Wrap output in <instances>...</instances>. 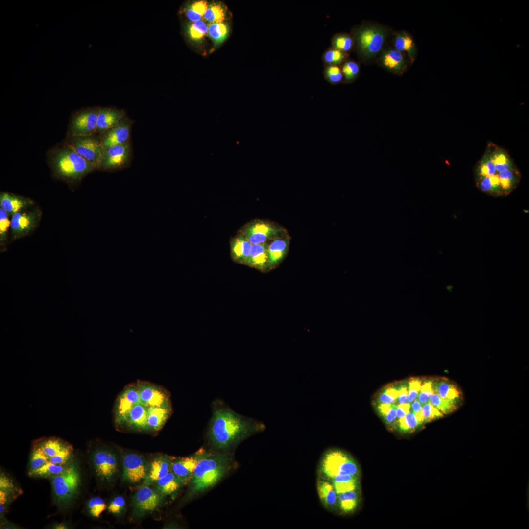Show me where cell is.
<instances>
[{"label": "cell", "mask_w": 529, "mask_h": 529, "mask_svg": "<svg viewBox=\"0 0 529 529\" xmlns=\"http://www.w3.org/2000/svg\"><path fill=\"white\" fill-rule=\"evenodd\" d=\"M411 411L414 414L417 418L420 424L423 423V418L422 413V405L417 400H414L412 402L410 405Z\"/></svg>", "instance_id": "56"}, {"label": "cell", "mask_w": 529, "mask_h": 529, "mask_svg": "<svg viewBox=\"0 0 529 529\" xmlns=\"http://www.w3.org/2000/svg\"><path fill=\"white\" fill-rule=\"evenodd\" d=\"M123 116L122 112L110 108L98 110L96 132H105L118 125Z\"/></svg>", "instance_id": "25"}, {"label": "cell", "mask_w": 529, "mask_h": 529, "mask_svg": "<svg viewBox=\"0 0 529 529\" xmlns=\"http://www.w3.org/2000/svg\"><path fill=\"white\" fill-rule=\"evenodd\" d=\"M382 66L388 71L401 75L408 67L407 58L394 48H387L382 51L380 56Z\"/></svg>", "instance_id": "18"}, {"label": "cell", "mask_w": 529, "mask_h": 529, "mask_svg": "<svg viewBox=\"0 0 529 529\" xmlns=\"http://www.w3.org/2000/svg\"><path fill=\"white\" fill-rule=\"evenodd\" d=\"M351 34L358 55L364 60L375 57L381 51L387 37V32L384 28L369 24L354 28Z\"/></svg>", "instance_id": "5"}, {"label": "cell", "mask_w": 529, "mask_h": 529, "mask_svg": "<svg viewBox=\"0 0 529 529\" xmlns=\"http://www.w3.org/2000/svg\"><path fill=\"white\" fill-rule=\"evenodd\" d=\"M348 53L331 47L324 52L322 60L324 64L339 66L348 59Z\"/></svg>", "instance_id": "36"}, {"label": "cell", "mask_w": 529, "mask_h": 529, "mask_svg": "<svg viewBox=\"0 0 529 529\" xmlns=\"http://www.w3.org/2000/svg\"><path fill=\"white\" fill-rule=\"evenodd\" d=\"M67 526L64 523H57L53 526L54 529H67Z\"/></svg>", "instance_id": "59"}, {"label": "cell", "mask_w": 529, "mask_h": 529, "mask_svg": "<svg viewBox=\"0 0 529 529\" xmlns=\"http://www.w3.org/2000/svg\"><path fill=\"white\" fill-rule=\"evenodd\" d=\"M205 451L201 449L189 457L172 458L171 471L184 485L189 482L195 466Z\"/></svg>", "instance_id": "17"}, {"label": "cell", "mask_w": 529, "mask_h": 529, "mask_svg": "<svg viewBox=\"0 0 529 529\" xmlns=\"http://www.w3.org/2000/svg\"><path fill=\"white\" fill-rule=\"evenodd\" d=\"M331 41V47L346 53L352 50L355 46L352 35L347 33L335 34L332 37Z\"/></svg>", "instance_id": "35"}, {"label": "cell", "mask_w": 529, "mask_h": 529, "mask_svg": "<svg viewBox=\"0 0 529 529\" xmlns=\"http://www.w3.org/2000/svg\"><path fill=\"white\" fill-rule=\"evenodd\" d=\"M154 484L155 489L163 496L175 495L184 485L171 471Z\"/></svg>", "instance_id": "29"}, {"label": "cell", "mask_w": 529, "mask_h": 529, "mask_svg": "<svg viewBox=\"0 0 529 529\" xmlns=\"http://www.w3.org/2000/svg\"><path fill=\"white\" fill-rule=\"evenodd\" d=\"M71 145L79 154L99 168L104 151L100 140L91 136L73 137Z\"/></svg>", "instance_id": "13"}, {"label": "cell", "mask_w": 529, "mask_h": 529, "mask_svg": "<svg viewBox=\"0 0 529 529\" xmlns=\"http://www.w3.org/2000/svg\"><path fill=\"white\" fill-rule=\"evenodd\" d=\"M323 75L325 79L332 85H337L343 81L341 67L338 65L324 64Z\"/></svg>", "instance_id": "39"}, {"label": "cell", "mask_w": 529, "mask_h": 529, "mask_svg": "<svg viewBox=\"0 0 529 529\" xmlns=\"http://www.w3.org/2000/svg\"><path fill=\"white\" fill-rule=\"evenodd\" d=\"M421 382L418 379L409 381L408 389V401L413 402L417 398L421 387Z\"/></svg>", "instance_id": "55"}, {"label": "cell", "mask_w": 529, "mask_h": 529, "mask_svg": "<svg viewBox=\"0 0 529 529\" xmlns=\"http://www.w3.org/2000/svg\"><path fill=\"white\" fill-rule=\"evenodd\" d=\"M408 390L405 386H402L398 390L397 402L398 404L406 403L408 402Z\"/></svg>", "instance_id": "58"}, {"label": "cell", "mask_w": 529, "mask_h": 529, "mask_svg": "<svg viewBox=\"0 0 529 529\" xmlns=\"http://www.w3.org/2000/svg\"><path fill=\"white\" fill-rule=\"evenodd\" d=\"M212 408V415L207 437L215 450H230L248 437L265 429L263 422L237 413L220 399L213 402Z\"/></svg>", "instance_id": "1"}, {"label": "cell", "mask_w": 529, "mask_h": 529, "mask_svg": "<svg viewBox=\"0 0 529 529\" xmlns=\"http://www.w3.org/2000/svg\"><path fill=\"white\" fill-rule=\"evenodd\" d=\"M140 402L147 408L159 407L172 408L170 393L162 386L147 381L136 383Z\"/></svg>", "instance_id": "8"}, {"label": "cell", "mask_w": 529, "mask_h": 529, "mask_svg": "<svg viewBox=\"0 0 529 529\" xmlns=\"http://www.w3.org/2000/svg\"><path fill=\"white\" fill-rule=\"evenodd\" d=\"M0 490H3L12 492L19 493V491L14 484L12 480L4 473H0Z\"/></svg>", "instance_id": "54"}, {"label": "cell", "mask_w": 529, "mask_h": 529, "mask_svg": "<svg viewBox=\"0 0 529 529\" xmlns=\"http://www.w3.org/2000/svg\"><path fill=\"white\" fill-rule=\"evenodd\" d=\"M33 201L29 198L8 192H0V208L11 216L14 214L32 207Z\"/></svg>", "instance_id": "23"}, {"label": "cell", "mask_w": 529, "mask_h": 529, "mask_svg": "<svg viewBox=\"0 0 529 529\" xmlns=\"http://www.w3.org/2000/svg\"><path fill=\"white\" fill-rule=\"evenodd\" d=\"M398 395V390L389 387L380 395L379 400L380 403L394 404L397 400Z\"/></svg>", "instance_id": "52"}, {"label": "cell", "mask_w": 529, "mask_h": 529, "mask_svg": "<svg viewBox=\"0 0 529 529\" xmlns=\"http://www.w3.org/2000/svg\"><path fill=\"white\" fill-rule=\"evenodd\" d=\"M289 244V238L284 233L271 240L267 250L269 267L275 266L284 258Z\"/></svg>", "instance_id": "21"}, {"label": "cell", "mask_w": 529, "mask_h": 529, "mask_svg": "<svg viewBox=\"0 0 529 529\" xmlns=\"http://www.w3.org/2000/svg\"><path fill=\"white\" fill-rule=\"evenodd\" d=\"M69 444L59 438L49 437L38 439L34 441L33 445L38 447L49 459Z\"/></svg>", "instance_id": "31"}, {"label": "cell", "mask_w": 529, "mask_h": 529, "mask_svg": "<svg viewBox=\"0 0 529 529\" xmlns=\"http://www.w3.org/2000/svg\"><path fill=\"white\" fill-rule=\"evenodd\" d=\"M130 124L121 120L116 126L103 133L100 140L103 148L128 143Z\"/></svg>", "instance_id": "19"}, {"label": "cell", "mask_w": 529, "mask_h": 529, "mask_svg": "<svg viewBox=\"0 0 529 529\" xmlns=\"http://www.w3.org/2000/svg\"><path fill=\"white\" fill-rule=\"evenodd\" d=\"M68 466V465H61L53 464L48 461L39 468L29 470L28 474L30 477L34 478H51L62 473Z\"/></svg>", "instance_id": "33"}, {"label": "cell", "mask_w": 529, "mask_h": 529, "mask_svg": "<svg viewBox=\"0 0 529 529\" xmlns=\"http://www.w3.org/2000/svg\"><path fill=\"white\" fill-rule=\"evenodd\" d=\"M401 429L405 431H411L420 424L414 414L410 411L403 418L398 420Z\"/></svg>", "instance_id": "49"}, {"label": "cell", "mask_w": 529, "mask_h": 529, "mask_svg": "<svg viewBox=\"0 0 529 529\" xmlns=\"http://www.w3.org/2000/svg\"><path fill=\"white\" fill-rule=\"evenodd\" d=\"M98 111L89 110L75 115L71 126V135L73 137L90 136L96 132Z\"/></svg>", "instance_id": "16"}, {"label": "cell", "mask_w": 529, "mask_h": 529, "mask_svg": "<svg viewBox=\"0 0 529 529\" xmlns=\"http://www.w3.org/2000/svg\"><path fill=\"white\" fill-rule=\"evenodd\" d=\"M41 216V211L37 208L28 209L19 211L11 216V236L13 240L24 237L37 226Z\"/></svg>", "instance_id": "9"}, {"label": "cell", "mask_w": 529, "mask_h": 529, "mask_svg": "<svg viewBox=\"0 0 529 529\" xmlns=\"http://www.w3.org/2000/svg\"><path fill=\"white\" fill-rule=\"evenodd\" d=\"M251 246L252 244L243 235H238L231 242L232 257L236 261L247 264Z\"/></svg>", "instance_id": "27"}, {"label": "cell", "mask_w": 529, "mask_h": 529, "mask_svg": "<svg viewBox=\"0 0 529 529\" xmlns=\"http://www.w3.org/2000/svg\"><path fill=\"white\" fill-rule=\"evenodd\" d=\"M208 30L206 24L201 20L194 22L189 28L190 36L194 40H198L202 38Z\"/></svg>", "instance_id": "47"}, {"label": "cell", "mask_w": 529, "mask_h": 529, "mask_svg": "<svg viewBox=\"0 0 529 529\" xmlns=\"http://www.w3.org/2000/svg\"><path fill=\"white\" fill-rule=\"evenodd\" d=\"M125 500L121 496L116 497L109 504L107 509L110 513L115 515L120 514L125 507Z\"/></svg>", "instance_id": "51"}, {"label": "cell", "mask_w": 529, "mask_h": 529, "mask_svg": "<svg viewBox=\"0 0 529 529\" xmlns=\"http://www.w3.org/2000/svg\"><path fill=\"white\" fill-rule=\"evenodd\" d=\"M410 405L408 403L398 404L396 409V417L399 419L404 417L410 410Z\"/></svg>", "instance_id": "57"}, {"label": "cell", "mask_w": 529, "mask_h": 529, "mask_svg": "<svg viewBox=\"0 0 529 529\" xmlns=\"http://www.w3.org/2000/svg\"><path fill=\"white\" fill-rule=\"evenodd\" d=\"M203 17L211 23H221L225 18L224 10L221 6L214 4L208 7Z\"/></svg>", "instance_id": "43"}, {"label": "cell", "mask_w": 529, "mask_h": 529, "mask_svg": "<svg viewBox=\"0 0 529 529\" xmlns=\"http://www.w3.org/2000/svg\"><path fill=\"white\" fill-rule=\"evenodd\" d=\"M103 149V155L99 168L104 169H118L128 163L130 156V147L128 143Z\"/></svg>", "instance_id": "15"}, {"label": "cell", "mask_w": 529, "mask_h": 529, "mask_svg": "<svg viewBox=\"0 0 529 529\" xmlns=\"http://www.w3.org/2000/svg\"><path fill=\"white\" fill-rule=\"evenodd\" d=\"M164 496L147 485H141L133 498L134 512L140 517L152 512L163 504Z\"/></svg>", "instance_id": "11"}, {"label": "cell", "mask_w": 529, "mask_h": 529, "mask_svg": "<svg viewBox=\"0 0 529 529\" xmlns=\"http://www.w3.org/2000/svg\"><path fill=\"white\" fill-rule=\"evenodd\" d=\"M316 486L317 494L323 506L330 511L335 510L338 506L337 494L331 482L319 477Z\"/></svg>", "instance_id": "22"}, {"label": "cell", "mask_w": 529, "mask_h": 529, "mask_svg": "<svg viewBox=\"0 0 529 529\" xmlns=\"http://www.w3.org/2000/svg\"><path fill=\"white\" fill-rule=\"evenodd\" d=\"M48 461V458L38 447L33 445L30 456L29 470L39 468Z\"/></svg>", "instance_id": "44"}, {"label": "cell", "mask_w": 529, "mask_h": 529, "mask_svg": "<svg viewBox=\"0 0 529 529\" xmlns=\"http://www.w3.org/2000/svg\"><path fill=\"white\" fill-rule=\"evenodd\" d=\"M231 454L205 451L198 460L189 481L192 498L213 487L235 467Z\"/></svg>", "instance_id": "2"}, {"label": "cell", "mask_w": 529, "mask_h": 529, "mask_svg": "<svg viewBox=\"0 0 529 529\" xmlns=\"http://www.w3.org/2000/svg\"><path fill=\"white\" fill-rule=\"evenodd\" d=\"M122 480L130 483H137L145 478L149 468L146 460L135 453L125 455L123 459Z\"/></svg>", "instance_id": "14"}, {"label": "cell", "mask_w": 529, "mask_h": 529, "mask_svg": "<svg viewBox=\"0 0 529 529\" xmlns=\"http://www.w3.org/2000/svg\"><path fill=\"white\" fill-rule=\"evenodd\" d=\"M81 473L75 460L61 473L51 478L54 501L60 508L69 507L76 499L81 485Z\"/></svg>", "instance_id": "3"}, {"label": "cell", "mask_w": 529, "mask_h": 529, "mask_svg": "<svg viewBox=\"0 0 529 529\" xmlns=\"http://www.w3.org/2000/svg\"><path fill=\"white\" fill-rule=\"evenodd\" d=\"M139 402V394L136 383L126 385L118 395L114 403L113 412L115 424L124 426L130 410Z\"/></svg>", "instance_id": "10"}, {"label": "cell", "mask_w": 529, "mask_h": 529, "mask_svg": "<svg viewBox=\"0 0 529 529\" xmlns=\"http://www.w3.org/2000/svg\"><path fill=\"white\" fill-rule=\"evenodd\" d=\"M397 406L394 404L380 403L378 407L379 411L388 423H393L396 417Z\"/></svg>", "instance_id": "48"}, {"label": "cell", "mask_w": 529, "mask_h": 529, "mask_svg": "<svg viewBox=\"0 0 529 529\" xmlns=\"http://www.w3.org/2000/svg\"><path fill=\"white\" fill-rule=\"evenodd\" d=\"M55 173L60 177L77 180L96 168L71 146L57 151L53 158Z\"/></svg>", "instance_id": "4"}, {"label": "cell", "mask_w": 529, "mask_h": 529, "mask_svg": "<svg viewBox=\"0 0 529 529\" xmlns=\"http://www.w3.org/2000/svg\"><path fill=\"white\" fill-rule=\"evenodd\" d=\"M455 401L441 398L433 391L429 402L436 408L442 414L452 412L456 409Z\"/></svg>", "instance_id": "38"}, {"label": "cell", "mask_w": 529, "mask_h": 529, "mask_svg": "<svg viewBox=\"0 0 529 529\" xmlns=\"http://www.w3.org/2000/svg\"><path fill=\"white\" fill-rule=\"evenodd\" d=\"M284 232L282 228L272 223L257 220L244 227L240 234L253 244L268 242Z\"/></svg>", "instance_id": "12"}, {"label": "cell", "mask_w": 529, "mask_h": 529, "mask_svg": "<svg viewBox=\"0 0 529 529\" xmlns=\"http://www.w3.org/2000/svg\"><path fill=\"white\" fill-rule=\"evenodd\" d=\"M106 507L104 500L99 497H95L91 498L87 503V508L89 514L95 518L99 517Z\"/></svg>", "instance_id": "46"}, {"label": "cell", "mask_w": 529, "mask_h": 529, "mask_svg": "<svg viewBox=\"0 0 529 529\" xmlns=\"http://www.w3.org/2000/svg\"><path fill=\"white\" fill-rule=\"evenodd\" d=\"M432 389L441 398L456 401L460 393L456 387L447 381H440L432 384Z\"/></svg>", "instance_id": "34"}, {"label": "cell", "mask_w": 529, "mask_h": 529, "mask_svg": "<svg viewBox=\"0 0 529 529\" xmlns=\"http://www.w3.org/2000/svg\"><path fill=\"white\" fill-rule=\"evenodd\" d=\"M268 242L252 244L247 265L261 270L269 267L268 257Z\"/></svg>", "instance_id": "30"}, {"label": "cell", "mask_w": 529, "mask_h": 529, "mask_svg": "<svg viewBox=\"0 0 529 529\" xmlns=\"http://www.w3.org/2000/svg\"><path fill=\"white\" fill-rule=\"evenodd\" d=\"M91 461L96 476L103 482L111 481L116 475L118 464L116 455L110 449L99 447L91 455Z\"/></svg>", "instance_id": "7"}, {"label": "cell", "mask_w": 529, "mask_h": 529, "mask_svg": "<svg viewBox=\"0 0 529 529\" xmlns=\"http://www.w3.org/2000/svg\"><path fill=\"white\" fill-rule=\"evenodd\" d=\"M433 392L432 383L430 382L425 383L421 385L417 395V400L422 405L429 402L430 398Z\"/></svg>", "instance_id": "53"}, {"label": "cell", "mask_w": 529, "mask_h": 529, "mask_svg": "<svg viewBox=\"0 0 529 529\" xmlns=\"http://www.w3.org/2000/svg\"><path fill=\"white\" fill-rule=\"evenodd\" d=\"M172 413V408L151 407L147 410V430L156 432L161 430Z\"/></svg>", "instance_id": "24"}, {"label": "cell", "mask_w": 529, "mask_h": 529, "mask_svg": "<svg viewBox=\"0 0 529 529\" xmlns=\"http://www.w3.org/2000/svg\"><path fill=\"white\" fill-rule=\"evenodd\" d=\"M11 216L7 212L0 208V242L1 245L6 242L8 233L10 229Z\"/></svg>", "instance_id": "45"}, {"label": "cell", "mask_w": 529, "mask_h": 529, "mask_svg": "<svg viewBox=\"0 0 529 529\" xmlns=\"http://www.w3.org/2000/svg\"><path fill=\"white\" fill-rule=\"evenodd\" d=\"M423 422L440 417L443 414L431 403L428 402L422 406Z\"/></svg>", "instance_id": "50"}, {"label": "cell", "mask_w": 529, "mask_h": 529, "mask_svg": "<svg viewBox=\"0 0 529 529\" xmlns=\"http://www.w3.org/2000/svg\"><path fill=\"white\" fill-rule=\"evenodd\" d=\"M172 458L165 455L155 457L149 464L147 474L142 485H150L171 471Z\"/></svg>", "instance_id": "20"}, {"label": "cell", "mask_w": 529, "mask_h": 529, "mask_svg": "<svg viewBox=\"0 0 529 529\" xmlns=\"http://www.w3.org/2000/svg\"><path fill=\"white\" fill-rule=\"evenodd\" d=\"M227 32V25L221 22L211 23L208 27L209 35L217 43L222 42L225 38Z\"/></svg>", "instance_id": "41"}, {"label": "cell", "mask_w": 529, "mask_h": 529, "mask_svg": "<svg viewBox=\"0 0 529 529\" xmlns=\"http://www.w3.org/2000/svg\"><path fill=\"white\" fill-rule=\"evenodd\" d=\"M318 473L319 478L330 480L338 474L358 476L359 470L357 464L349 456L340 451L331 450L323 456Z\"/></svg>", "instance_id": "6"}, {"label": "cell", "mask_w": 529, "mask_h": 529, "mask_svg": "<svg viewBox=\"0 0 529 529\" xmlns=\"http://www.w3.org/2000/svg\"><path fill=\"white\" fill-rule=\"evenodd\" d=\"M394 48L404 54L412 63L416 58V48L412 37L405 32L396 33L393 39Z\"/></svg>", "instance_id": "28"}, {"label": "cell", "mask_w": 529, "mask_h": 529, "mask_svg": "<svg viewBox=\"0 0 529 529\" xmlns=\"http://www.w3.org/2000/svg\"><path fill=\"white\" fill-rule=\"evenodd\" d=\"M340 67L343 75L344 83H351L358 77L360 72V66L355 61L347 59L342 64Z\"/></svg>", "instance_id": "37"}, {"label": "cell", "mask_w": 529, "mask_h": 529, "mask_svg": "<svg viewBox=\"0 0 529 529\" xmlns=\"http://www.w3.org/2000/svg\"><path fill=\"white\" fill-rule=\"evenodd\" d=\"M208 7L206 1H199L194 2L187 9L188 18L193 22L200 20Z\"/></svg>", "instance_id": "42"}, {"label": "cell", "mask_w": 529, "mask_h": 529, "mask_svg": "<svg viewBox=\"0 0 529 529\" xmlns=\"http://www.w3.org/2000/svg\"><path fill=\"white\" fill-rule=\"evenodd\" d=\"M147 408L140 402L135 405L130 410L124 426L137 431H148Z\"/></svg>", "instance_id": "26"}, {"label": "cell", "mask_w": 529, "mask_h": 529, "mask_svg": "<svg viewBox=\"0 0 529 529\" xmlns=\"http://www.w3.org/2000/svg\"><path fill=\"white\" fill-rule=\"evenodd\" d=\"M73 457V448L69 444L54 456L48 459L50 462L61 465H68L71 463Z\"/></svg>", "instance_id": "40"}, {"label": "cell", "mask_w": 529, "mask_h": 529, "mask_svg": "<svg viewBox=\"0 0 529 529\" xmlns=\"http://www.w3.org/2000/svg\"><path fill=\"white\" fill-rule=\"evenodd\" d=\"M338 506L344 513H349L355 510L358 502L357 490L344 491L337 494Z\"/></svg>", "instance_id": "32"}]
</instances>
